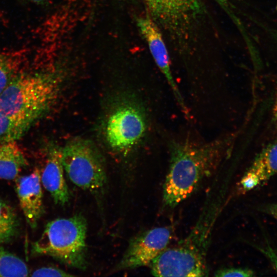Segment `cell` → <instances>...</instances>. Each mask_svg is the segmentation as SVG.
I'll use <instances>...</instances> for the list:
<instances>
[{
    "mask_svg": "<svg viewBox=\"0 0 277 277\" xmlns=\"http://www.w3.org/2000/svg\"><path fill=\"white\" fill-rule=\"evenodd\" d=\"M64 270L55 267H44L33 271L32 276H73Z\"/></svg>",
    "mask_w": 277,
    "mask_h": 277,
    "instance_id": "obj_20",
    "label": "cell"
},
{
    "mask_svg": "<svg viewBox=\"0 0 277 277\" xmlns=\"http://www.w3.org/2000/svg\"><path fill=\"white\" fill-rule=\"evenodd\" d=\"M29 273L21 259L0 246V276H28Z\"/></svg>",
    "mask_w": 277,
    "mask_h": 277,
    "instance_id": "obj_16",
    "label": "cell"
},
{
    "mask_svg": "<svg viewBox=\"0 0 277 277\" xmlns=\"http://www.w3.org/2000/svg\"><path fill=\"white\" fill-rule=\"evenodd\" d=\"M136 23L156 65L167 80L182 111L188 116V109L172 74L169 56L160 28L149 15L140 17Z\"/></svg>",
    "mask_w": 277,
    "mask_h": 277,
    "instance_id": "obj_9",
    "label": "cell"
},
{
    "mask_svg": "<svg viewBox=\"0 0 277 277\" xmlns=\"http://www.w3.org/2000/svg\"><path fill=\"white\" fill-rule=\"evenodd\" d=\"M263 211L277 219V203L267 205L263 208Z\"/></svg>",
    "mask_w": 277,
    "mask_h": 277,
    "instance_id": "obj_22",
    "label": "cell"
},
{
    "mask_svg": "<svg viewBox=\"0 0 277 277\" xmlns=\"http://www.w3.org/2000/svg\"><path fill=\"white\" fill-rule=\"evenodd\" d=\"M268 31H269L270 34L271 35L272 37L277 42V31L271 29H268Z\"/></svg>",
    "mask_w": 277,
    "mask_h": 277,
    "instance_id": "obj_25",
    "label": "cell"
},
{
    "mask_svg": "<svg viewBox=\"0 0 277 277\" xmlns=\"http://www.w3.org/2000/svg\"><path fill=\"white\" fill-rule=\"evenodd\" d=\"M18 66L15 57L0 53V95L16 75Z\"/></svg>",
    "mask_w": 277,
    "mask_h": 277,
    "instance_id": "obj_17",
    "label": "cell"
},
{
    "mask_svg": "<svg viewBox=\"0 0 277 277\" xmlns=\"http://www.w3.org/2000/svg\"><path fill=\"white\" fill-rule=\"evenodd\" d=\"M261 183H262L259 176L253 171L249 169L240 180L238 185V190L241 193H245Z\"/></svg>",
    "mask_w": 277,
    "mask_h": 277,
    "instance_id": "obj_18",
    "label": "cell"
},
{
    "mask_svg": "<svg viewBox=\"0 0 277 277\" xmlns=\"http://www.w3.org/2000/svg\"><path fill=\"white\" fill-rule=\"evenodd\" d=\"M261 183L277 173V141L265 148L256 157L250 169Z\"/></svg>",
    "mask_w": 277,
    "mask_h": 277,
    "instance_id": "obj_13",
    "label": "cell"
},
{
    "mask_svg": "<svg viewBox=\"0 0 277 277\" xmlns=\"http://www.w3.org/2000/svg\"><path fill=\"white\" fill-rule=\"evenodd\" d=\"M58 88L59 81L54 74L16 75L0 95V111L33 124L52 104Z\"/></svg>",
    "mask_w": 277,
    "mask_h": 277,
    "instance_id": "obj_3",
    "label": "cell"
},
{
    "mask_svg": "<svg viewBox=\"0 0 277 277\" xmlns=\"http://www.w3.org/2000/svg\"><path fill=\"white\" fill-rule=\"evenodd\" d=\"M41 171L35 168L29 174L20 176L15 181V191L28 224L35 229L45 212Z\"/></svg>",
    "mask_w": 277,
    "mask_h": 277,
    "instance_id": "obj_10",
    "label": "cell"
},
{
    "mask_svg": "<svg viewBox=\"0 0 277 277\" xmlns=\"http://www.w3.org/2000/svg\"><path fill=\"white\" fill-rule=\"evenodd\" d=\"M32 125L30 122L16 119L0 111V144L16 141Z\"/></svg>",
    "mask_w": 277,
    "mask_h": 277,
    "instance_id": "obj_15",
    "label": "cell"
},
{
    "mask_svg": "<svg viewBox=\"0 0 277 277\" xmlns=\"http://www.w3.org/2000/svg\"><path fill=\"white\" fill-rule=\"evenodd\" d=\"M19 222L14 209L0 199V244L12 240L17 234Z\"/></svg>",
    "mask_w": 277,
    "mask_h": 277,
    "instance_id": "obj_14",
    "label": "cell"
},
{
    "mask_svg": "<svg viewBox=\"0 0 277 277\" xmlns=\"http://www.w3.org/2000/svg\"><path fill=\"white\" fill-rule=\"evenodd\" d=\"M220 204L206 207L196 224L183 240L168 246L150 264L155 276H207V250Z\"/></svg>",
    "mask_w": 277,
    "mask_h": 277,
    "instance_id": "obj_2",
    "label": "cell"
},
{
    "mask_svg": "<svg viewBox=\"0 0 277 277\" xmlns=\"http://www.w3.org/2000/svg\"><path fill=\"white\" fill-rule=\"evenodd\" d=\"M234 137L229 135L205 144L171 142L163 190L164 205L173 208L189 197L215 170L230 150Z\"/></svg>",
    "mask_w": 277,
    "mask_h": 277,
    "instance_id": "obj_1",
    "label": "cell"
},
{
    "mask_svg": "<svg viewBox=\"0 0 277 277\" xmlns=\"http://www.w3.org/2000/svg\"><path fill=\"white\" fill-rule=\"evenodd\" d=\"M31 2L34 3L36 4H45L47 0H28Z\"/></svg>",
    "mask_w": 277,
    "mask_h": 277,
    "instance_id": "obj_26",
    "label": "cell"
},
{
    "mask_svg": "<svg viewBox=\"0 0 277 277\" xmlns=\"http://www.w3.org/2000/svg\"><path fill=\"white\" fill-rule=\"evenodd\" d=\"M172 228L157 227L133 238L115 270L134 269L150 265L154 259L169 245Z\"/></svg>",
    "mask_w": 277,
    "mask_h": 277,
    "instance_id": "obj_8",
    "label": "cell"
},
{
    "mask_svg": "<svg viewBox=\"0 0 277 277\" xmlns=\"http://www.w3.org/2000/svg\"><path fill=\"white\" fill-rule=\"evenodd\" d=\"M62 164L71 182L94 194L101 192L107 183L104 163L90 141L75 138L62 148Z\"/></svg>",
    "mask_w": 277,
    "mask_h": 277,
    "instance_id": "obj_5",
    "label": "cell"
},
{
    "mask_svg": "<svg viewBox=\"0 0 277 277\" xmlns=\"http://www.w3.org/2000/svg\"><path fill=\"white\" fill-rule=\"evenodd\" d=\"M259 249L270 261L277 273V251L269 245L263 248H259Z\"/></svg>",
    "mask_w": 277,
    "mask_h": 277,
    "instance_id": "obj_21",
    "label": "cell"
},
{
    "mask_svg": "<svg viewBox=\"0 0 277 277\" xmlns=\"http://www.w3.org/2000/svg\"><path fill=\"white\" fill-rule=\"evenodd\" d=\"M147 119L143 108L134 103L118 107L109 117L106 137L113 149L123 152L136 145L147 130Z\"/></svg>",
    "mask_w": 277,
    "mask_h": 277,
    "instance_id": "obj_6",
    "label": "cell"
},
{
    "mask_svg": "<svg viewBox=\"0 0 277 277\" xmlns=\"http://www.w3.org/2000/svg\"><path fill=\"white\" fill-rule=\"evenodd\" d=\"M219 4H220L223 8L227 11V12L230 13V0H216Z\"/></svg>",
    "mask_w": 277,
    "mask_h": 277,
    "instance_id": "obj_23",
    "label": "cell"
},
{
    "mask_svg": "<svg viewBox=\"0 0 277 277\" xmlns=\"http://www.w3.org/2000/svg\"><path fill=\"white\" fill-rule=\"evenodd\" d=\"M276 8V10L277 11V3H276V8Z\"/></svg>",
    "mask_w": 277,
    "mask_h": 277,
    "instance_id": "obj_27",
    "label": "cell"
},
{
    "mask_svg": "<svg viewBox=\"0 0 277 277\" xmlns=\"http://www.w3.org/2000/svg\"><path fill=\"white\" fill-rule=\"evenodd\" d=\"M150 16L170 34L185 36L202 12L199 0H144Z\"/></svg>",
    "mask_w": 277,
    "mask_h": 277,
    "instance_id": "obj_7",
    "label": "cell"
},
{
    "mask_svg": "<svg viewBox=\"0 0 277 277\" xmlns=\"http://www.w3.org/2000/svg\"><path fill=\"white\" fill-rule=\"evenodd\" d=\"M47 154L44 168L41 172V183L55 204L64 205L69 200L70 193L64 176L62 148L50 145Z\"/></svg>",
    "mask_w": 277,
    "mask_h": 277,
    "instance_id": "obj_11",
    "label": "cell"
},
{
    "mask_svg": "<svg viewBox=\"0 0 277 277\" xmlns=\"http://www.w3.org/2000/svg\"><path fill=\"white\" fill-rule=\"evenodd\" d=\"M254 272L252 270L239 267L223 268L217 270L214 273V276L217 277H248L254 276Z\"/></svg>",
    "mask_w": 277,
    "mask_h": 277,
    "instance_id": "obj_19",
    "label": "cell"
},
{
    "mask_svg": "<svg viewBox=\"0 0 277 277\" xmlns=\"http://www.w3.org/2000/svg\"><path fill=\"white\" fill-rule=\"evenodd\" d=\"M28 161L16 141L0 144V179H15Z\"/></svg>",
    "mask_w": 277,
    "mask_h": 277,
    "instance_id": "obj_12",
    "label": "cell"
},
{
    "mask_svg": "<svg viewBox=\"0 0 277 277\" xmlns=\"http://www.w3.org/2000/svg\"><path fill=\"white\" fill-rule=\"evenodd\" d=\"M273 114L274 119L277 121V94L273 108Z\"/></svg>",
    "mask_w": 277,
    "mask_h": 277,
    "instance_id": "obj_24",
    "label": "cell"
},
{
    "mask_svg": "<svg viewBox=\"0 0 277 277\" xmlns=\"http://www.w3.org/2000/svg\"><path fill=\"white\" fill-rule=\"evenodd\" d=\"M87 229L86 220L82 215L53 220L32 244L31 253L48 255L68 266L85 269Z\"/></svg>",
    "mask_w": 277,
    "mask_h": 277,
    "instance_id": "obj_4",
    "label": "cell"
}]
</instances>
